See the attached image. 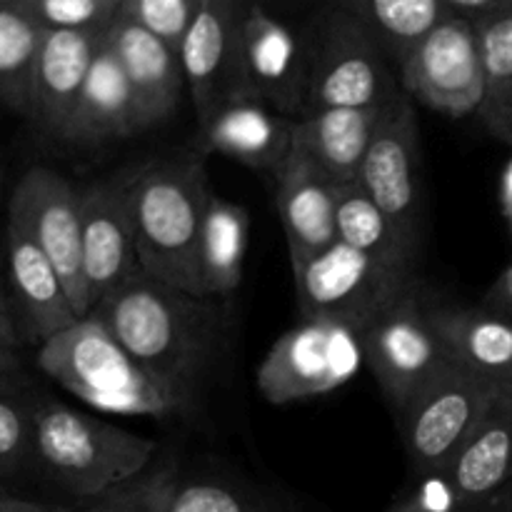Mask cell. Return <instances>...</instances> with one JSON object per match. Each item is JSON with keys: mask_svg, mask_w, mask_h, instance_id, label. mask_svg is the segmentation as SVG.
<instances>
[{"mask_svg": "<svg viewBox=\"0 0 512 512\" xmlns=\"http://www.w3.org/2000/svg\"><path fill=\"white\" fill-rule=\"evenodd\" d=\"M390 108H328L300 115L293 128V148L308 155L338 185L355 183Z\"/></svg>", "mask_w": 512, "mask_h": 512, "instance_id": "cell-22", "label": "cell"}, {"mask_svg": "<svg viewBox=\"0 0 512 512\" xmlns=\"http://www.w3.org/2000/svg\"><path fill=\"white\" fill-rule=\"evenodd\" d=\"M398 80L410 100L430 110L465 118L488 100L480 40L468 20L448 10L443 20L398 65Z\"/></svg>", "mask_w": 512, "mask_h": 512, "instance_id": "cell-10", "label": "cell"}, {"mask_svg": "<svg viewBox=\"0 0 512 512\" xmlns=\"http://www.w3.org/2000/svg\"><path fill=\"white\" fill-rule=\"evenodd\" d=\"M418 168L420 125L413 100L405 95L390 108L375 133L358 183L375 205L393 220L395 228L418 243Z\"/></svg>", "mask_w": 512, "mask_h": 512, "instance_id": "cell-13", "label": "cell"}, {"mask_svg": "<svg viewBox=\"0 0 512 512\" xmlns=\"http://www.w3.org/2000/svg\"><path fill=\"white\" fill-rule=\"evenodd\" d=\"M123 185L143 273L205 298L198 248L205 210L213 198L205 155L180 153L125 170Z\"/></svg>", "mask_w": 512, "mask_h": 512, "instance_id": "cell-2", "label": "cell"}, {"mask_svg": "<svg viewBox=\"0 0 512 512\" xmlns=\"http://www.w3.org/2000/svg\"><path fill=\"white\" fill-rule=\"evenodd\" d=\"M305 43L310 60L305 113L328 108H390L405 95L383 50L340 3L315 18Z\"/></svg>", "mask_w": 512, "mask_h": 512, "instance_id": "cell-5", "label": "cell"}, {"mask_svg": "<svg viewBox=\"0 0 512 512\" xmlns=\"http://www.w3.org/2000/svg\"><path fill=\"white\" fill-rule=\"evenodd\" d=\"M83 270L90 305H98L128 280L143 273L125 203L123 173L80 190Z\"/></svg>", "mask_w": 512, "mask_h": 512, "instance_id": "cell-14", "label": "cell"}, {"mask_svg": "<svg viewBox=\"0 0 512 512\" xmlns=\"http://www.w3.org/2000/svg\"><path fill=\"white\" fill-rule=\"evenodd\" d=\"M20 368V358L13 353V350L3 348L0 345V375H10Z\"/></svg>", "mask_w": 512, "mask_h": 512, "instance_id": "cell-40", "label": "cell"}, {"mask_svg": "<svg viewBox=\"0 0 512 512\" xmlns=\"http://www.w3.org/2000/svg\"><path fill=\"white\" fill-rule=\"evenodd\" d=\"M250 215L243 205L213 195L200 233L198 270L205 298L225 300L243 280Z\"/></svg>", "mask_w": 512, "mask_h": 512, "instance_id": "cell-25", "label": "cell"}, {"mask_svg": "<svg viewBox=\"0 0 512 512\" xmlns=\"http://www.w3.org/2000/svg\"><path fill=\"white\" fill-rule=\"evenodd\" d=\"M510 213H512V210H510Z\"/></svg>", "mask_w": 512, "mask_h": 512, "instance_id": "cell-44", "label": "cell"}, {"mask_svg": "<svg viewBox=\"0 0 512 512\" xmlns=\"http://www.w3.org/2000/svg\"><path fill=\"white\" fill-rule=\"evenodd\" d=\"M203 0H123L120 15L133 20L150 35L180 55Z\"/></svg>", "mask_w": 512, "mask_h": 512, "instance_id": "cell-32", "label": "cell"}, {"mask_svg": "<svg viewBox=\"0 0 512 512\" xmlns=\"http://www.w3.org/2000/svg\"><path fill=\"white\" fill-rule=\"evenodd\" d=\"M0 345H3V348H8V350H18V345H20V335H18V328H15V325H8V323H3V320H0Z\"/></svg>", "mask_w": 512, "mask_h": 512, "instance_id": "cell-39", "label": "cell"}, {"mask_svg": "<svg viewBox=\"0 0 512 512\" xmlns=\"http://www.w3.org/2000/svg\"><path fill=\"white\" fill-rule=\"evenodd\" d=\"M5 245H8L10 285L23 313L25 333L33 343L43 345L45 340L78 323L80 315L70 303L58 270L23 230L8 223Z\"/></svg>", "mask_w": 512, "mask_h": 512, "instance_id": "cell-21", "label": "cell"}, {"mask_svg": "<svg viewBox=\"0 0 512 512\" xmlns=\"http://www.w3.org/2000/svg\"><path fill=\"white\" fill-rule=\"evenodd\" d=\"M363 363L358 330L330 320H300L275 340L255 383L268 403L290 405L343 388Z\"/></svg>", "mask_w": 512, "mask_h": 512, "instance_id": "cell-7", "label": "cell"}, {"mask_svg": "<svg viewBox=\"0 0 512 512\" xmlns=\"http://www.w3.org/2000/svg\"><path fill=\"white\" fill-rule=\"evenodd\" d=\"M275 185V203L293 268L338 243L335 208L340 185L323 168L293 148L288 163L275 175Z\"/></svg>", "mask_w": 512, "mask_h": 512, "instance_id": "cell-18", "label": "cell"}, {"mask_svg": "<svg viewBox=\"0 0 512 512\" xmlns=\"http://www.w3.org/2000/svg\"><path fill=\"white\" fill-rule=\"evenodd\" d=\"M335 230L338 240L348 248L360 250L365 255L383 260V263L413 268L418 258V243L405 238L393 220L370 200L363 185L355 183L340 185L338 208H335Z\"/></svg>", "mask_w": 512, "mask_h": 512, "instance_id": "cell-26", "label": "cell"}, {"mask_svg": "<svg viewBox=\"0 0 512 512\" xmlns=\"http://www.w3.org/2000/svg\"><path fill=\"white\" fill-rule=\"evenodd\" d=\"M448 10L458 18L468 20L470 25H480L485 20L495 18L510 5V0H445Z\"/></svg>", "mask_w": 512, "mask_h": 512, "instance_id": "cell-36", "label": "cell"}, {"mask_svg": "<svg viewBox=\"0 0 512 512\" xmlns=\"http://www.w3.org/2000/svg\"><path fill=\"white\" fill-rule=\"evenodd\" d=\"M478 115L483 118V123L488 125V130L495 135V138H500L503 143L512 145V110L483 108Z\"/></svg>", "mask_w": 512, "mask_h": 512, "instance_id": "cell-37", "label": "cell"}, {"mask_svg": "<svg viewBox=\"0 0 512 512\" xmlns=\"http://www.w3.org/2000/svg\"><path fill=\"white\" fill-rule=\"evenodd\" d=\"M80 512H158V508L150 498L148 478H138L123 488L113 490V493L103 495V498L90 500Z\"/></svg>", "mask_w": 512, "mask_h": 512, "instance_id": "cell-34", "label": "cell"}, {"mask_svg": "<svg viewBox=\"0 0 512 512\" xmlns=\"http://www.w3.org/2000/svg\"><path fill=\"white\" fill-rule=\"evenodd\" d=\"M90 313L163 385L183 413L198 395L223 335L220 298H200L138 273Z\"/></svg>", "mask_w": 512, "mask_h": 512, "instance_id": "cell-1", "label": "cell"}, {"mask_svg": "<svg viewBox=\"0 0 512 512\" xmlns=\"http://www.w3.org/2000/svg\"><path fill=\"white\" fill-rule=\"evenodd\" d=\"M8 223L23 230L53 263L80 318L90 315L93 305L83 270L80 190L55 170L35 165L15 185Z\"/></svg>", "mask_w": 512, "mask_h": 512, "instance_id": "cell-11", "label": "cell"}, {"mask_svg": "<svg viewBox=\"0 0 512 512\" xmlns=\"http://www.w3.org/2000/svg\"><path fill=\"white\" fill-rule=\"evenodd\" d=\"M145 123L140 115L128 78L120 68L113 50L103 43L95 55L90 73L85 78L75 113L70 118L63 143L70 145H103L113 140L133 138L143 133Z\"/></svg>", "mask_w": 512, "mask_h": 512, "instance_id": "cell-23", "label": "cell"}, {"mask_svg": "<svg viewBox=\"0 0 512 512\" xmlns=\"http://www.w3.org/2000/svg\"><path fill=\"white\" fill-rule=\"evenodd\" d=\"M483 53L488 100L483 108L512 110V0L495 18L475 25Z\"/></svg>", "mask_w": 512, "mask_h": 512, "instance_id": "cell-30", "label": "cell"}, {"mask_svg": "<svg viewBox=\"0 0 512 512\" xmlns=\"http://www.w3.org/2000/svg\"><path fill=\"white\" fill-rule=\"evenodd\" d=\"M105 45L128 78L145 128L165 123L188 88L180 55L120 13L105 33Z\"/></svg>", "mask_w": 512, "mask_h": 512, "instance_id": "cell-20", "label": "cell"}, {"mask_svg": "<svg viewBox=\"0 0 512 512\" xmlns=\"http://www.w3.org/2000/svg\"><path fill=\"white\" fill-rule=\"evenodd\" d=\"M360 343L365 363L398 413L408 408L410 400L428 388L448 365H453L418 288L383 310L360 333Z\"/></svg>", "mask_w": 512, "mask_h": 512, "instance_id": "cell-9", "label": "cell"}, {"mask_svg": "<svg viewBox=\"0 0 512 512\" xmlns=\"http://www.w3.org/2000/svg\"><path fill=\"white\" fill-rule=\"evenodd\" d=\"M450 358L495 385L512 383V325L478 308H430Z\"/></svg>", "mask_w": 512, "mask_h": 512, "instance_id": "cell-24", "label": "cell"}, {"mask_svg": "<svg viewBox=\"0 0 512 512\" xmlns=\"http://www.w3.org/2000/svg\"><path fill=\"white\" fill-rule=\"evenodd\" d=\"M340 8L368 30L395 65L403 63L405 55L448 15L445 0H345Z\"/></svg>", "mask_w": 512, "mask_h": 512, "instance_id": "cell-27", "label": "cell"}, {"mask_svg": "<svg viewBox=\"0 0 512 512\" xmlns=\"http://www.w3.org/2000/svg\"><path fill=\"white\" fill-rule=\"evenodd\" d=\"M488 512H512V485L503 495H500L498 500H495V505Z\"/></svg>", "mask_w": 512, "mask_h": 512, "instance_id": "cell-41", "label": "cell"}, {"mask_svg": "<svg viewBox=\"0 0 512 512\" xmlns=\"http://www.w3.org/2000/svg\"><path fill=\"white\" fill-rule=\"evenodd\" d=\"M295 300L303 320H330L363 333L383 310L418 288L413 268L333 243L293 268Z\"/></svg>", "mask_w": 512, "mask_h": 512, "instance_id": "cell-6", "label": "cell"}, {"mask_svg": "<svg viewBox=\"0 0 512 512\" xmlns=\"http://www.w3.org/2000/svg\"><path fill=\"white\" fill-rule=\"evenodd\" d=\"M35 458L33 405L0 390V478Z\"/></svg>", "mask_w": 512, "mask_h": 512, "instance_id": "cell-33", "label": "cell"}, {"mask_svg": "<svg viewBox=\"0 0 512 512\" xmlns=\"http://www.w3.org/2000/svg\"><path fill=\"white\" fill-rule=\"evenodd\" d=\"M38 368L83 403L115 415L180 413L168 390L93 313L38 348Z\"/></svg>", "mask_w": 512, "mask_h": 512, "instance_id": "cell-4", "label": "cell"}, {"mask_svg": "<svg viewBox=\"0 0 512 512\" xmlns=\"http://www.w3.org/2000/svg\"><path fill=\"white\" fill-rule=\"evenodd\" d=\"M463 512H488L512 485V383L498 385L443 475Z\"/></svg>", "mask_w": 512, "mask_h": 512, "instance_id": "cell-16", "label": "cell"}, {"mask_svg": "<svg viewBox=\"0 0 512 512\" xmlns=\"http://www.w3.org/2000/svg\"><path fill=\"white\" fill-rule=\"evenodd\" d=\"M148 488L158 512H250L243 498L223 485H178L168 473H155Z\"/></svg>", "mask_w": 512, "mask_h": 512, "instance_id": "cell-31", "label": "cell"}, {"mask_svg": "<svg viewBox=\"0 0 512 512\" xmlns=\"http://www.w3.org/2000/svg\"><path fill=\"white\" fill-rule=\"evenodd\" d=\"M495 390L498 385L453 360L400 410L405 450L420 475L443 478L448 473Z\"/></svg>", "mask_w": 512, "mask_h": 512, "instance_id": "cell-8", "label": "cell"}, {"mask_svg": "<svg viewBox=\"0 0 512 512\" xmlns=\"http://www.w3.org/2000/svg\"><path fill=\"white\" fill-rule=\"evenodd\" d=\"M0 320H3V323H8V325H15L13 313H10V305H8V300H5L3 290H0Z\"/></svg>", "mask_w": 512, "mask_h": 512, "instance_id": "cell-42", "label": "cell"}, {"mask_svg": "<svg viewBox=\"0 0 512 512\" xmlns=\"http://www.w3.org/2000/svg\"><path fill=\"white\" fill-rule=\"evenodd\" d=\"M0 512H70V510L53 508V505L28 503V500H18V498H8V495H0Z\"/></svg>", "mask_w": 512, "mask_h": 512, "instance_id": "cell-38", "label": "cell"}, {"mask_svg": "<svg viewBox=\"0 0 512 512\" xmlns=\"http://www.w3.org/2000/svg\"><path fill=\"white\" fill-rule=\"evenodd\" d=\"M5 3V0H0V5H3Z\"/></svg>", "mask_w": 512, "mask_h": 512, "instance_id": "cell-43", "label": "cell"}, {"mask_svg": "<svg viewBox=\"0 0 512 512\" xmlns=\"http://www.w3.org/2000/svg\"><path fill=\"white\" fill-rule=\"evenodd\" d=\"M103 43L105 35L98 33H43L25 115L35 128L63 140Z\"/></svg>", "mask_w": 512, "mask_h": 512, "instance_id": "cell-17", "label": "cell"}, {"mask_svg": "<svg viewBox=\"0 0 512 512\" xmlns=\"http://www.w3.org/2000/svg\"><path fill=\"white\" fill-rule=\"evenodd\" d=\"M245 15L248 3L203 0L180 48L185 85L198 123L238 98H253L245 80Z\"/></svg>", "mask_w": 512, "mask_h": 512, "instance_id": "cell-12", "label": "cell"}, {"mask_svg": "<svg viewBox=\"0 0 512 512\" xmlns=\"http://www.w3.org/2000/svg\"><path fill=\"white\" fill-rule=\"evenodd\" d=\"M35 460L75 498L98 500L133 483L158 443L63 403L33 405Z\"/></svg>", "mask_w": 512, "mask_h": 512, "instance_id": "cell-3", "label": "cell"}, {"mask_svg": "<svg viewBox=\"0 0 512 512\" xmlns=\"http://www.w3.org/2000/svg\"><path fill=\"white\" fill-rule=\"evenodd\" d=\"M43 30L5 0L0 5V103L28 115L30 80L38 58Z\"/></svg>", "mask_w": 512, "mask_h": 512, "instance_id": "cell-28", "label": "cell"}, {"mask_svg": "<svg viewBox=\"0 0 512 512\" xmlns=\"http://www.w3.org/2000/svg\"><path fill=\"white\" fill-rule=\"evenodd\" d=\"M295 118L275 113L258 98H238L200 125L195 153H218L240 165L278 175L293 153Z\"/></svg>", "mask_w": 512, "mask_h": 512, "instance_id": "cell-19", "label": "cell"}, {"mask_svg": "<svg viewBox=\"0 0 512 512\" xmlns=\"http://www.w3.org/2000/svg\"><path fill=\"white\" fill-rule=\"evenodd\" d=\"M308 43L265 5L248 3L245 15V80L253 98L298 120L308 95Z\"/></svg>", "mask_w": 512, "mask_h": 512, "instance_id": "cell-15", "label": "cell"}, {"mask_svg": "<svg viewBox=\"0 0 512 512\" xmlns=\"http://www.w3.org/2000/svg\"><path fill=\"white\" fill-rule=\"evenodd\" d=\"M478 305L495 318L512 325V263L493 280V285L485 290Z\"/></svg>", "mask_w": 512, "mask_h": 512, "instance_id": "cell-35", "label": "cell"}, {"mask_svg": "<svg viewBox=\"0 0 512 512\" xmlns=\"http://www.w3.org/2000/svg\"><path fill=\"white\" fill-rule=\"evenodd\" d=\"M123 0H13L15 8L43 33L105 35Z\"/></svg>", "mask_w": 512, "mask_h": 512, "instance_id": "cell-29", "label": "cell"}]
</instances>
